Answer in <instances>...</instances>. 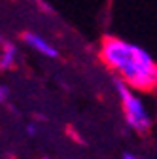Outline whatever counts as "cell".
<instances>
[{"mask_svg":"<svg viewBox=\"0 0 157 159\" xmlns=\"http://www.w3.org/2000/svg\"><path fill=\"white\" fill-rule=\"evenodd\" d=\"M23 40H25V44L29 48H32L36 53H40L47 59H55L57 57V49L47 42V40L40 34H36V32H25L23 34Z\"/></svg>","mask_w":157,"mask_h":159,"instance_id":"cell-3","label":"cell"},{"mask_svg":"<svg viewBox=\"0 0 157 159\" xmlns=\"http://www.w3.org/2000/svg\"><path fill=\"white\" fill-rule=\"evenodd\" d=\"M17 61V48L10 42L2 44V51H0V70H11Z\"/></svg>","mask_w":157,"mask_h":159,"instance_id":"cell-4","label":"cell"},{"mask_svg":"<svg viewBox=\"0 0 157 159\" xmlns=\"http://www.w3.org/2000/svg\"><path fill=\"white\" fill-rule=\"evenodd\" d=\"M101 61L121 76V82L138 91L157 89V63L153 57L127 40L106 36L99 49Z\"/></svg>","mask_w":157,"mask_h":159,"instance_id":"cell-1","label":"cell"},{"mask_svg":"<svg viewBox=\"0 0 157 159\" xmlns=\"http://www.w3.org/2000/svg\"><path fill=\"white\" fill-rule=\"evenodd\" d=\"M114 85H115L117 93H119L123 114H125V119H127L129 127H132L138 133H146L151 127V119H150L142 101L131 91V87L125 82H121V80H114Z\"/></svg>","mask_w":157,"mask_h":159,"instance_id":"cell-2","label":"cell"},{"mask_svg":"<svg viewBox=\"0 0 157 159\" xmlns=\"http://www.w3.org/2000/svg\"><path fill=\"white\" fill-rule=\"evenodd\" d=\"M123 159H142L138 155H132V153H123Z\"/></svg>","mask_w":157,"mask_h":159,"instance_id":"cell-7","label":"cell"},{"mask_svg":"<svg viewBox=\"0 0 157 159\" xmlns=\"http://www.w3.org/2000/svg\"><path fill=\"white\" fill-rule=\"evenodd\" d=\"M10 98V87L8 85H0V104H6Z\"/></svg>","mask_w":157,"mask_h":159,"instance_id":"cell-5","label":"cell"},{"mask_svg":"<svg viewBox=\"0 0 157 159\" xmlns=\"http://www.w3.org/2000/svg\"><path fill=\"white\" fill-rule=\"evenodd\" d=\"M27 134H29V136H34V134H36V125H34V123H29V125H27Z\"/></svg>","mask_w":157,"mask_h":159,"instance_id":"cell-6","label":"cell"},{"mask_svg":"<svg viewBox=\"0 0 157 159\" xmlns=\"http://www.w3.org/2000/svg\"><path fill=\"white\" fill-rule=\"evenodd\" d=\"M2 44H4V42H2V36H0V46H2Z\"/></svg>","mask_w":157,"mask_h":159,"instance_id":"cell-8","label":"cell"}]
</instances>
